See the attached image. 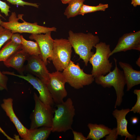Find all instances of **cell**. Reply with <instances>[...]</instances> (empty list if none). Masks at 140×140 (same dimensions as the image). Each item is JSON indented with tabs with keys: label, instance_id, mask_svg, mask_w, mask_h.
<instances>
[{
	"label": "cell",
	"instance_id": "obj_1",
	"mask_svg": "<svg viewBox=\"0 0 140 140\" xmlns=\"http://www.w3.org/2000/svg\"><path fill=\"white\" fill-rule=\"evenodd\" d=\"M68 40L76 54L83 61L87 66L89 59L94 53L91 51L93 47L99 42L98 36L90 33H74L71 30L68 32Z\"/></svg>",
	"mask_w": 140,
	"mask_h": 140
},
{
	"label": "cell",
	"instance_id": "obj_2",
	"mask_svg": "<svg viewBox=\"0 0 140 140\" xmlns=\"http://www.w3.org/2000/svg\"><path fill=\"white\" fill-rule=\"evenodd\" d=\"M51 127L52 132H65L72 129L75 109L72 99L69 98L65 101L56 104Z\"/></svg>",
	"mask_w": 140,
	"mask_h": 140
},
{
	"label": "cell",
	"instance_id": "obj_3",
	"mask_svg": "<svg viewBox=\"0 0 140 140\" xmlns=\"http://www.w3.org/2000/svg\"><path fill=\"white\" fill-rule=\"evenodd\" d=\"M115 64L114 69L106 75H101L94 78L96 83L105 88L113 87L114 88L116 96L115 108L120 106L122 102L124 95V89L126 82L123 71L120 70L117 65V60L114 58Z\"/></svg>",
	"mask_w": 140,
	"mask_h": 140
},
{
	"label": "cell",
	"instance_id": "obj_4",
	"mask_svg": "<svg viewBox=\"0 0 140 140\" xmlns=\"http://www.w3.org/2000/svg\"><path fill=\"white\" fill-rule=\"evenodd\" d=\"M23 14H19L18 18L15 12H12L9 17L8 21L2 22L1 25L11 30L13 33H26L40 34L56 31L57 28L55 27H49L39 25L36 22H27L23 19Z\"/></svg>",
	"mask_w": 140,
	"mask_h": 140
},
{
	"label": "cell",
	"instance_id": "obj_5",
	"mask_svg": "<svg viewBox=\"0 0 140 140\" xmlns=\"http://www.w3.org/2000/svg\"><path fill=\"white\" fill-rule=\"evenodd\" d=\"M95 53L90 58L89 62L92 65L91 74L95 78L101 75H105L111 71L112 63L108 59L111 51L109 45L103 42L96 44Z\"/></svg>",
	"mask_w": 140,
	"mask_h": 140
},
{
	"label": "cell",
	"instance_id": "obj_6",
	"mask_svg": "<svg viewBox=\"0 0 140 140\" xmlns=\"http://www.w3.org/2000/svg\"><path fill=\"white\" fill-rule=\"evenodd\" d=\"M33 97L35 106L31 117V121L30 129L41 127L51 128L54 109L52 106L42 102L35 93H34Z\"/></svg>",
	"mask_w": 140,
	"mask_h": 140
},
{
	"label": "cell",
	"instance_id": "obj_7",
	"mask_svg": "<svg viewBox=\"0 0 140 140\" xmlns=\"http://www.w3.org/2000/svg\"><path fill=\"white\" fill-rule=\"evenodd\" d=\"M72 46L68 40L66 39H54L51 60L56 71H62L71 60Z\"/></svg>",
	"mask_w": 140,
	"mask_h": 140
},
{
	"label": "cell",
	"instance_id": "obj_8",
	"mask_svg": "<svg viewBox=\"0 0 140 140\" xmlns=\"http://www.w3.org/2000/svg\"><path fill=\"white\" fill-rule=\"evenodd\" d=\"M67 82L72 87L76 89L89 85L94 81L92 74L85 73L81 69L78 63L75 64L71 60L68 65L62 71Z\"/></svg>",
	"mask_w": 140,
	"mask_h": 140
},
{
	"label": "cell",
	"instance_id": "obj_9",
	"mask_svg": "<svg viewBox=\"0 0 140 140\" xmlns=\"http://www.w3.org/2000/svg\"><path fill=\"white\" fill-rule=\"evenodd\" d=\"M67 82L62 72L56 71L50 73L48 80L46 83L53 101L56 105L62 102L67 95L65 87Z\"/></svg>",
	"mask_w": 140,
	"mask_h": 140
},
{
	"label": "cell",
	"instance_id": "obj_10",
	"mask_svg": "<svg viewBox=\"0 0 140 140\" xmlns=\"http://www.w3.org/2000/svg\"><path fill=\"white\" fill-rule=\"evenodd\" d=\"M2 73L4 74L16 76L27 81L38 91L39 94V98L42 102L45 104L53 106L54 103L46 84L38 78L30 74L24 76L9 72H3Z\"/></svg>",
	"mask_w": 140,
	"mask_h": 140
},
{
	"label": "cell",
	"instance_id": "obj_11",
	"mask_svg": "<svg viewBox=\"0 0 140 140\" xmlns=\"http://www.w3.org/2000/svg\"><path fill=\"white\" fill-rule=\"evenodd\" d=\"M51 31L45 34H31L29 38L34 40L37 43L40 51V56L46 65L47 64V59L51 60L54 39L52 38Z\"/></svg>",
	"mask_w": 140,
	"mask_h": 140
},
{
	"label": "cell",
	"instance_id": "obj_12",
	"mask_svg": "<svg viewBox=\"0 0 140 140\" xmlns=\"http://www.w3.org/2000/svg\"><path fill=\"white\" fill-rule=\"evenodd\" d=\"M131 50L140 51V31L124 34L119 38L109 57L116 53Z\"/></svg>",
	"mask_w": 140,
	"mask_h": 140
},
{
	"label": "cell",
	"instance_id": "obj_13",
	"mask_svg": "<svg viewBox=\"0 0 140 140\" xmlns=\"http://www.w3.org/2000/svg\"><path fill=\"white\" fill-rule=\"evenodd\" d=\"M25 68L27 71L38 78L46 84L50 73L39 55H30Z\"/></svg>",
	"mask_w": 140,
	"mask_h": 140
},
{
	"label": "cell",
	"instance_id": "obj_14",
	"mask_svg": "<svg viewBox=\"0 0 140 140\" xmlns=\"http://www.w3.org/2000/svg\"><path fill=\"white\" fill-rule=\"evenodd\" d=\"M13 101L11 98L4 99L1 106L15 125L20 137L23 140H26L28 129L22 124L15 114L13 107Z\"/></svg>",
	"mask_w": 140,
	"mask_h": 140
},
{
	"label": "cell",
	"instance_id": "obj_15",
	"mask_svg": "<svg viewBox=\"0 0 140 140\" xmlns=\"http://www.w3.org/2000/svg\"><path fill=\"white\" fill-rule=\"evenodd\" d=\"M130 112V109L129 108L121 110L116 109L113 111L112 114L116 120L117 135L121 137L124 136L125 138H128L129 140H134L135 139V136L129 133L127 130L128 121L126 116Z\"/></svg>",
	"mask_w": 140,
	"mask_h": 140
},
{
	"label": "cell",
	"instance_id": "obj_16",
	"mask_svg": "<svg viewBox=\"0 0 140 140\" xmlns=\"http://www.w3.org/2000/svg\"><path fill=\"white\" fill-rule=\"evenodd\" d=\"M119 64L123 69L127 85V91H129L135 86L140 84V71L134 69L129 64L120 61Z\"/></svg>",
	"mask_w": 140,
	"mask_h": 140
},
{
	"label": "cell",
	"instance_id": "obj_17",
	"mask_svg": "<svg viewBox=\"0 0 140 140\" xmlns=\"http://www.w3.org/2000/svg\"><path fill=\"white\" fill-rule=\"evenodd\" d=\"M30 55L21 49L16 52L4 61V64L6 67H12L22 73L24 69V63Z\"/></svg>",
	"mask_w": 140,
	"mask_h": 140
},
{
	"label": "cell",
	"instance_id": "obj_18",
	"mask_svg": "<svg viewBox=\"0 0 140 140\" xmlns=\"http://www.w3.org/2000/svg\"><path fill=\"white\" fill-rule=\"evenodd\" d=\"M89 132L87 137V139L99 140L108 135L111 129L102 124L89 123L87 125Z\"/></svg>",
	"mask_w": 140,
	"mask_h": 140
},
{
	"label": "cell",
	"instance_id": "obj_19",
	"mask_svg": "<svg viewBox=\"0 0 140 140\" xmlns=\"http://www.w3.org/2000/svg\"><path fill=\"white\" fill-rule=\"evenodd\" d=\"M51 132V127H41L28 129L26 140H46Z\"/></svg>",
	"mask_w": 140,
	"mask_h": 140
},
{
	"label": "cell",
	"instance_id": "obj_20",
	"mask_svg": "<svg viewBox=\"0 0 140 140\" xmlns=\"http://www.w3.org/2000/svg\"><path fill=\"white\" fill-rule=\"evenodd\" d=\"M21 48V44H16L11 40L9 41L0 50V61H5Z\"/></svg>",
	"mask_w": 140,
	"mask_h": 140
},
{
	"label": "cell",
	"instance_id": "obj_21",
	"mask_svg": "<svg viewBox=\"0 0 140 140\" xmlns=\"http://www.w3.org/2000/svg\"><path fill=\"white\" fill-rule=\"evenodd\" d=\"M85 0H72L68 3L64 13L67 18L79 15Z\"/></svg>",
	"mask_w": 140,
	"mask_h": 140
},
{
	"label": "cell",
	"instance_id": "obj_22",
	"mask_svg": "<svg viewBox=\"0 0 140 140\" xmlns=\"http://www.w3.org/2000/svg\"><path fill=\"white\" fill-rule=\"evenodd\" d=\"M22 40L21 49L30 55H39L40 51L37 43L25 39L20 35Z\"/></svg>",
	"mask_w": 140,
	"mask_h": 140
},
{
	"label": "cell",
	"instance_id": "obj_23",
	"mask_svg": "<svg viewBox=\"0 0 140 140\" xmlns=\"http://www.w3.org/2000/svg\"><path fill=\"white\" fill-rule=\"evenodd\" d=\"M108 7L107 4L100 3L96 6H91L83 4L79 15L83 16L85 14L97 11H105Z\"/></svg>",
	"mask_w": 140,
	"mask_h": 140
},
{
	"label": "cell",
	"instance_id": "obj_24",
	"mask_svg": "<svg viewBox=\"0 0 140 140\" xmlns=\"http://www.w3.org/2000/svg\"><path fill=\"white\" fill-rule=\"evenodd\" d=\"M12 34L11 30L0 26V49L6 41L10 39Z\"/></svg>",
	"mask_w": 140,
	"mask_h": 140
},
{
	"label": "cell",
	"instance_id": "obj_25",
	"mask_svg": "<svg viewBox=\"0 0 140 140\" xmlns=\"http://www.w3.org/2000/svg\"><path fill=\"white\" fill-rule=\"evenodd\" d=\"M134 93L137 96L136 102L131 109L130 111H133L134 113L140 114V90L135 89L134 90Z\"/></svg>",
	"mask_w": 140,
	"mask_h": 140
},
{
	"label": "cell",
	"instance_id": "obj_26",
	"mask_svg": "<svg viewBox=\"0 0 140 140\" xmlns=\"http://www.w3.org/2000/svg\"><path fill=\"white\" fill-rule=\"evenodd\" d=\"M10 3L13 5L24 6L25 5L33 6L38 8L39 5L36 3H32L24 1L22 0H7Z\"/></svg>",
	"mask_w": 140,
	"mask_h": 140
},
{
	"label": "cell",
	"instance_id": "obj_27",
	"mask_svg": "<svg viewBox=\"0 0 140 140\" xmlns=\"http://www.w3.org/2000/svg\"><path fill=\"white\" fill-rule=\"evenodd\" d=\"M10 7L5 2L0 0V9L1 12L4 13L6 16H9V12H10Z\"/></svg>",
	"mask_w": 140,
	"mask_h": 140
},
{
	"label": "cell",
	"instance_id": "obj_28",
	"mask_svg": "<svg viewBox=\"0 0 140 140\" xmlns=\"http://www.w3.org/2000/svg\"><path fill=\"white\" fill-rule=\"evenodd\" d=\"M116 128L111 129L110 132L108 135L105 136V140H116L118 138Z\"/></svg>",
	"mask_w": 140,
	"mask_h": 140
},
{
	"label": "cell",
	"instance_id": "obj_29",
	"mask_svg": "<svg viewBox=\"0 0 140 140\" xmlns=\"http://www.w3.org/2000/svg\"><path fill=\"white\" fill-rule=\"evenodd\" d=\"M8 78L4 74L2 73L0 71V85L4 89L7 90V83Z\"/></svg>",
	"mask_w": 140,
	"mask_h": 140
},
{
	"label": "cell",
	"instance_id": "obj_30",
	"mask_svg": "<svg viewBox=\"0 0 140 140\" xmlns=\"http://www.w3.org/2000/svg\"><path fill=\"white\" fill-rule=\"evenodd\" d=\"M10 39L16 44H22V40L20 35V34L18 33H13Z\"/></svg>",
	"mask_w": 140,
	"mask_h": 140
},
{
	"label": "cell",
	"instance_id": "obj_31",
	"mask_svg": "<svg viewBox=\"0 0 140 140\" xmlns=\"http://www.w3.org/2000/svg\"><path fill=\"white\" fill-rule=\"evenodd\" d=\"M72 132L74 136V140H86L87 139V137L84 136L81 132L73 130H72Z\"/></svg>",
	"mask_w": 140,
	"mask_h": 140
},
{
	"label": "cell",
	"instance_id": "obj_32",
	"mask_svg": "<svg viewBox=\"0 0 140 140\" xmlns=\"http://www.w3.org/2000/svg\"><path fill=\"white\" fill-rule=\"evenodd\" d=\"M131 4L135 7L140 5V0H132Z\"/></svg>",
	"mask_w": 140,
	"mask_h": 140
},
{
	"label": "cell",
	"instance_id": "obj_33",
	"mask_svg": "<svg viewBox=\"0 0 140 140\" xmlns=\"http://www.w3.org/2000/svg\"><path fill=\"white\" fill-rule=\"evenodd\" d=\"M0 132L2 133L9 140H14L13 138H12L8 136L5 132L0 127Z\"/></svg>",
	"mask_w": 140,
	"mask_h": 140
},
{
	"label": "cell",
	"instance_id": "obj_34",
	"mask_svg": "<svg viewBox=\"0 0 140 140\" xmlns=\"http://www.w3.org/2000/svg\"><path fill=\"white\" fill-rule=\"evenodd\" d=\"M138 119L136 117H134L131 119V122L132 124H136L138 122Z\"/></svg>",
	"mask_w": 140,
	"mask_h": 140
},
{
	"label": "cell",
	"instance_id": "obj_35",
	"mask_svg": "<svg viewBox=\"0 0 140 140\" xmlns=\"http://www.w3.org/2000/svg\"><path fill=\"white\" fill-rule=\"evenodd\" d=\"M64 4H68L72 0H60Z\"/></svg>",
	"mask_w": 140,
	"mask_h": 140
},
{
	"label": "cell",
	"instance_id": "obj_36",
	"mask_svg": "<svg viewBox=\"0 0 140 140\" xmlns=\"http://www.w3.org/2000/svg\"><path fill=\"white\" fill-rule=\"evenodd\" d=\"M140 57L137 60V61H136V64L139 67H140Z\"/></svg>",
	"mask_w": 140,
	"mask_h": 140
},
{
	"label": "cell",
	"instance_id": "obj_37",
	"mask_svg": "<svg viewBox=\"0 0 140 140\" xmlns=\"http://www.w3.org/2000/svg\"><path fill=\"white\" fill-rule=\"evenodd\" d=\"M4 89V88L0 85V90H2Z\"/></svg>",
	"mask_w": 140,
	"mask_h": 140
},
{
	"label": "cell",
	"instance_id": "obj_38",
	"mask_svg": "<svg viewBox=\"0 0 140 140\" xmlns=\"http://www.w3.org/2000/svg\"><path fill=\"white\" fill-rule=\"evenodd\" d=\"M1 17H2V16L0 13V26H1V24L2 22V21L1 19Z\"/></svg>",
	"mask_w": 140,
	"mask_h": 140
}]
</instances>
